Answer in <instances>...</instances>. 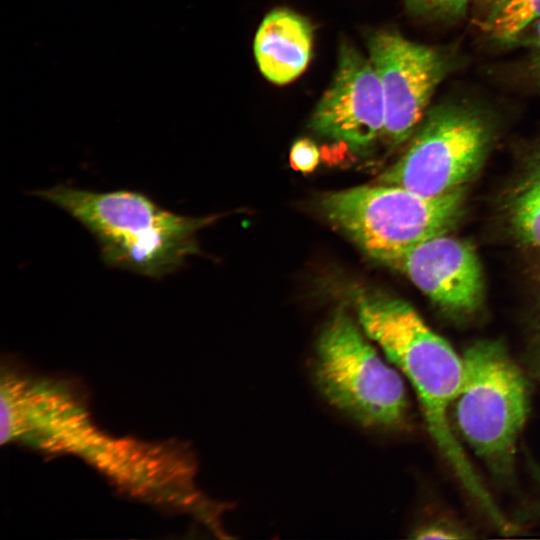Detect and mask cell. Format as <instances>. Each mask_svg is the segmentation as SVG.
<instances>
[{
	"mask_svg": "<svg viewBox=\"0 0 540 540\" xmlns=\"http://www.w3.org/2000/svg\"><path fill=\"white\" fill-rule=\"evenodd\" d=\"M353 302L362 330L413 387L428 432L467 495L496 529L513 531L515 525L472 465L451 421L452 403L463 379L462 356L401 299L358 290Z\"/></svg>",
	"mask_w": 540,
	"mask_h": 540,
	"instance_id": "1",
	"label": "cell"
},
{
	"mask_svg": "<svg viewBox=\"0 0 540 540\" xmlns=\"http://www.w3.org/2000/svg\"><path fill=\"white\" fill-rule=\"evenodd\" d=\"M32 194L77 220L107 266L158 280L201 253L197 233L217 218L177 214L134 190L96 192L61 184Z\"/></svg>",
	"mask_w": 540,
	"mask_h": 540,
	"instance_id": "2",
	"label": "cell"
},
{
	"mask_svg": "<svg viewBox=\"0 0 540 540\" xmlns=\"http://www.w3.org/2000/svg\"><path fill=\"white\" fill-rule=\"evenodd\" d=\"M462 360L463 379L451 407L454 429L496 482L511 484L530 413L528 378L498 340L474 342Z\"/></svg>",
	"mask_w": 540,
	"mask_h": 540,
	"instance_id": "3",
	"label": "cell"
},
{
	"mask_svg": "<svg viewBox=\"0 0 540 540\" xmlns=\"http://www.w3.org/2000/svg\"><path fill=\"white\" fill-rule=\"evenodd\" d=\"M313 372L327 402L358 424L390 431L406 424L409 402L402 376L346 312L337 311L322 329Z\"/></svg>",
	"mask_w": 540,
	"mask_h": 540,
	"instance_id": "4",
	"label": "cell"
},
{
	"mask_svg": "<svg viewBox=\"0 0 540 540\" xmlns=\"http://www.w3.org/2000/svg\"><path fill=\"white\" fill-rule=\"evenodd\" d=\"M463 191L429 198L378 183L329 193L321 207L366 254L388 265L412 246L447 233L461 213Z\"/></svg>",
	"mask_w": 540,
	"mask_h": 540,
	"instance_id": "5",
	"label": "cell"
},
{
	"mask_svg": "<svg viewBox=\"0 0 540 540\" xmlns=\"http://www.w3.org/2000/svg\"><path fill=\"white\" fill-rule=\"evenodd\" d=\"M488 112L448 100L429 109L403 156L378 183L436 198L464 188L483 163L494 137Z\"/></svg>",
	"mask_w": 540,
	"mask_h": 540,
	"instance_id": "6",
	"label": "cell"
},
{
	"mask_svg": "<svg viewBox=\"0 0 540 540\" xmlns=\"http://www.w3.org/2000/svg\"><path fill=\"white\" fill-rule=\"evenodd\" d=\"M368 49L384 95L383 136L392 144L403 143L425 116L438 85L455 68V59L388 31L370 37Z\"/></svg>",
	"mask_w": 540,
	"mask_h": 540,
	"instance_id": "7",
	"label": "cell"
},
{
	"mask_svg": "<svg viewBox=\"0 0 540 540\" xmlns=\"http://www.w3.org/2000/svg\"><path fill=\"white\" fill-rule=\"evenodd\" d=\"M8 372L1 385L2 443L22 439L50 451L81 453L96 433L76 393L64 382Z\"/></svg>",
	"mask_w": 540,
	"mask_h": 540,
	"instance_id": "8",
	"label": "cell"
},
{
	"mask_svg": "<svg viewBox=\"0 0 540 540\" xmlns=\"http://www.w3.org/2000/svg\"><path fill=\"white\" fill-rule=\"evenodd\" d=\"M311 127L319 134L366 147L385 127V102L378 74L370 59L344 44L336 74L318 102Z\"/></svg>",
	"mask_w": 540,
	"mask_h": 540,
	"instance_id": "9",
	"label": "cell"
},
{
	"mask_svg": "<svg viewBox=\"0 0 540 540\" xmlns=\"http://www.w3.org/2000/svg\"><path fill=\"white\" fill-rule=\"evenodd\" d=\"M445 234L412 246L388 265L405 274L444 312L469 317L484 301L481 262L469 243Z\"/></svg>",
	"mask_w": 540,
	"mask_h": 540,
	"instance_id": "10",
	"label": "cell"
},
{
	"mask_svg": "<svg viewBox=\"0 0 540 540\" xmlns=\"http://www.w3.org/2000/svg\"><path fill=\"white\" fill-rule=\"evenodd\" d=\"M312 44L311 24L297 13L278 9L261 22L255 35L254 54L264 77L282 85L306 69Z\"/></svg>",
	"mask_w": 540,
	"mask_h": 540,
	"instance_id": "11",
	"label": "cell"
},
{
	"mask_svg": "<svg viewBox=\"0 0 540 540\" xmlns=\"http://www.w3.org/2000/svg\"><path fill=\"white\" fill-rule=\"evenodd\" d=\"M526 164L509 196L508 219L521 242L540 248V141Z\"/></svg>",
	"mask_w": 540,
	"mask_h": 540,
	"instance_id": "12",
	"label": "cell"
},
{
	"mask_svg": "<svg viewBox=\"0 0 540 540\" xmlns=\"http://www.w3.org/2000/svg\"><path fill=\"white\" fill-rule=\"evenodd\" d=\"M539 18L540 0H521L497 11H488L481 28L500 44H514L520 34Z\"/></svg>",
	"mask_w": 540,
	"mask_h": 540,
	"instance_id": "13",
	"label": "cell"
},
{
	"mask_svg": "<svg viewBox=\"0 0 540 540\" xmlns=\"http://www.w3.org/2000/svg\"><path fill=\"white\" fill-rule=\"evenodd\" d=\"M471 0H406L409 9L417 15L440 21L463 18Z\"/></svg>",
	"mask_w": 540,
	"mask_h": 540,
	"instance_id": "14",
	"label": "cell"
},
{
	"mask_svg": "<svg viewBox=\"0 0 540 540\" xmlns=\"http://www.w3.org/2000/svg\"><path fill=\"white\" fill-rule=\"evenodd\" d=\"M515 43H521L528 54V73L540 90V18L530 24Z\"/></svg>",
	"mask_w": 540,
	"mask_h": 540,
	"instance_id": "15",
	"label": "cell"
},
{
	"mask_svg": "<svg viewBox=\"0 0 540 540\" xmlns=\"http://www.w3.org/2000/svg\"><path fill=\"white\" fill-rule=\"evenodd\" d=\"M416 539H463L470 538V531L449 519L431 520L414 531Z\"/></svg>",
	"mask_w": 540,
	"mask_h": 540,
	"instance_id": "16",
	"label": "cell"
},
{
	"mask_svg": "<svg viewBox=\"0 0 540 540\" xmlns=\"http://www.w3.org/2000/svg\"><path fill=\"white\" fill-rule=\"evenodd\" d=\"M289 159L295 171L309 173L318 166L320 153L313 141L302 138L292 145Z\"/></svg>",
	"mask_w": 540,
	"mask_h": 540,
	"instance_id": "17",
	"label": "cell"
},
{
	"mask_svg": "<svg viewBox=\"0 0 540 540\" xmlns=\"http://www.w3.org/2000/svg\"><path fill=\"white\" fill-rule=\"evenodd\" d=\"M525 358L531 376L540 385V324L528 345V352Z\"/></svg>",
	"mask_w": 540,
	"mask_h": 540,
	"instance_id": "18",
	"label": "cell"
},
{
	"mask_svg": "<svg viewBox=\"0 0 540 540\" xmlns=\"http://www.w3.org/2000/svg\"><path fill=\"white\" fill-rule=\"evenodd\" d=\"M488 1H490V2H491L492 0H488Z\"/></svg>",
	"mask_w": 540,
	"mask_h": 540,
	"instance_id": "19",
	"label": "cell"
}]
</instances>
